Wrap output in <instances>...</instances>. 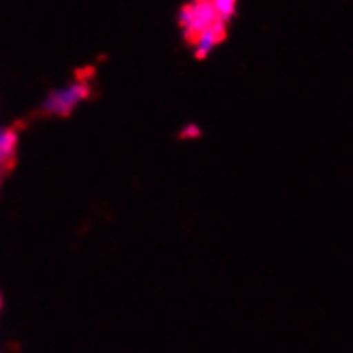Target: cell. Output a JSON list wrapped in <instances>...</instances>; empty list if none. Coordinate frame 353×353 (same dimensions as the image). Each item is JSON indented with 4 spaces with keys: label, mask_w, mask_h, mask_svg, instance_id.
I'll return each instance as SVG.
<instances>
[{
    "label": "cell",
    "mask_w": 353,
    "mask_h": 353,
    "mask_svg": "<svg viewBox=\"0 0 353 353\" xmlns=\"http://www.w3.org/2000/svg\"><path fill=\"white\" fill-rule=\"evenodd\" d=\"M221 24H230V22L223 17L216 0H189L186 5H182L178 13V26L189 48L195 46V41L203 32L212 30L214 26Z\"/></svg>",
    "instance_id": "cell-1"
},
{
    "label": "cell",
    "mask_w": 353,
    "mask_h": 353,
    "mask_svg": "<svg viewBox=\"0 0 353 353\" xmlns=\"http://www.w3.org/2000/svg\"><path fill=\"white\" fill-rule=\"evenodd\" d=\"M92 94V84L88 79H75L71 84L52 90L46 99H43V112L50 116H58V118H67L71 116L81 103H84L88 97Z\"/></svg>",
    "instance_id": "cell-2"
},
{
    "label": "cell",
    "mask_w": 353,
    "mask_h": 353,
    "mask_svg": "<svg viewBox=\"0 0 353 353\" xmlns=\"http://www.w3.org/2000/svg\"><path fill=\"white\" fill-rule=\"evenodd\" d=\"M17 143H19V135L15 129L0 127V170L13 163L17 154Z\"/></svg>",
    "instance_id": "cell-3"
},
{
    "label": "cell",
    "mask_w": 353,
    "mask_h": 353,
    "mask_svg": "<svg viewBox=\"0 0 353 353\" xmlns=\"http://www.w3.org/2000/svg\"><path fill=\"white\" fill-rule=\"evenodd\" d=\"M216 5L227 22H232V17H236V11H238V0H216Z\"/></svg>",
    "instance_id": "cell-4"
},
{
    "label": "cell",
    "mask_w": 353,
    "mask_h": 353,
    "mask_svg": "<svg viewBox=\"0 0 353 353\" xmlns=\"http://www.w3.org/2000/svg\"><path fill=\"white\" fill-rule=\"evenodd\" d=\"M0 310H3V294H0Z\"/></svg>",
    "instance_id": "cell-5"
}]
</instances>
